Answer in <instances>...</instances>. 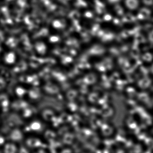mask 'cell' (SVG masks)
Instances as JSON below:
<instances>
[{"label":"cell","mask_w":153,"mask_h":153,"mask_svg":"<svg viewBox=\"0 0 153 153\" xmlns=\"http://www.w3.org/2000/svg\"><path fill=\"white\" fill-rule=\"evenodd\" d=\"M40 125L38 123H34L32 127H33V129H37L39 127Z\"/></svg>","instance_id":"1"}]
</instances>
